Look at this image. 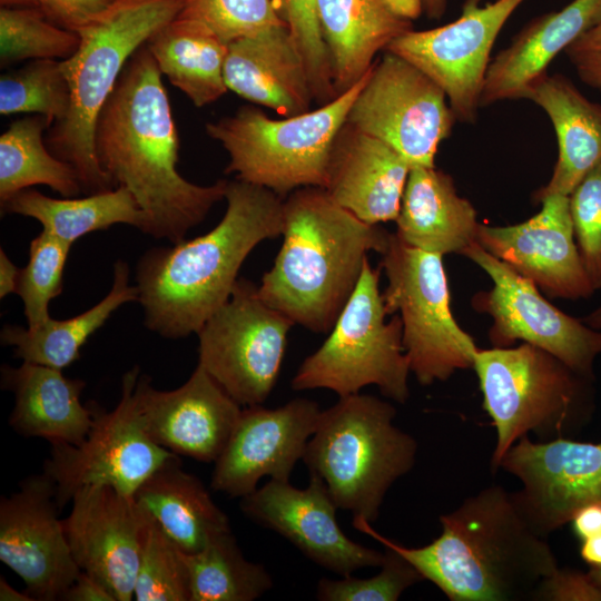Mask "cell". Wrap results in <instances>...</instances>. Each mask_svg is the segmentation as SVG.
Listing matches in <instances>:
<instances>
[{
	"instance_id": "obj_1",
	"label": "cell",
	"mask_w": 601,
	"mask_h": 601,
	"mask_svg": "<svg viewBox=\"0 0 601 601\" xmlns=\"http://www.w3.org/2000/svg\"><path fill=\"white\" fill-rule=\"evenodd\" d=\"M161 76L145 43L99 114L95 147L104 171L142 210L144 233L177 244L225 198L228 180L200 186L178 173L179 137Z\"/></svg>"
},
{
	"instance_id": "obj_2",
	"label": "cell",
	"mask_w": 601,
	"mask_h": 601,
	"mask_svg": "<svg viewBox=\"0 0 601 601\" xmlns=\"http://www.w3.org/2000/svg\"><path fill=\"white\" fill-rule=\"evenodd\" d=\"M440 522L441 534L421 548L388 540L362 516L352 523L400 553L451 601L533 600L559 568L546 538L530 524L513 492L500 485L466 497Z\"/></svg>"
},
{
	"instance_id": "obj_3",
	"label": "cell",
	"mask_w": 601,
	"mask_h": 601,
	"mask_svg": "<svg viewBox=\"0 0 601 601\" xmlns=\"http://www.w3.org/2000/svg\"><path fill=\"white\" fill-rule=\"evenodd\" d=\"M224 199L226 211L211 230L149 249L137 264L145 325L161 337L197 334L229 298L249 253L283 233L285 198L273 190L236 178Z\"/></svg>"
},
{
	"instance_id": "obj_4",
	"label": "cell",
	"mask_w": 601,
	"mask_h": 601,
	"mask_svg": "<svg viewBox=\"0 0 601 601\" xmlns=\"http://www.w3.org/2000/svg\"><path fill=\"white\" fill-rule=\"evenodd\" d=\"M391 234L357 218L323 187L298 188L284 199L283 244L258 295L295 324L329 332L358 284L367 253L382 255Z\"/></svg>"
},
{
	"instance_id": "obj_5",
	"label": "cell",
	"mask_w": 601,
	"mask_h": 601,
	"mask_svg": "<svg viewBox=\"0 0 601 601\" xmlns=\"http://www.w3.org/2000/svg\"><path fill=\"white\" fill-rule=\"evenodd\" d=\"M186 0H114L82 27L75 53L63 61L70 87L66 117L46 137L49 150L70 164L88 194L117 186L101 168L95 147L99 114L131 56L176 19Z\"/></svg>"
},
{
	"instance_id": "obj_6",
	"label": "cell",
	"mask_w": 601,
	"mask_h": 601,
	"mask_svg": "<svg viewBox=\"0 0 601 601\" xmlns=\"http://www.w3.org/2000/svg\"><path fill=\"white\" fill-rule=\"evenodd\" d=\"M396 408L373 395L342 396L321 412L303 462L338 509L377 520L391 486L414 466L417 442L394 424Z\"/></svg>"
},
{
	"instance_id": "obj_7",
	"label": "cell",
	"mask_w": 601,
	"mask_h": 601,
	"mask_svg": "<svg viewBox=\"0 0 601 601\" xmlns=\"http://www.w3.org/2000/svg\"><path fill=\"white\" fill-rule=\"evenodd\" d=\"M473 368L496 431L493 470L520 437L572 439L593 416L594 381L534 345L479 349Z\"/></svg>"
},
{
	"instance_id": "obj_8",
	"label": "cell",
	"mask_w": 601,
	"mask_h": 601,
	"mask_svg": "<svg viewBox=\"0 0 601 601\" xmlns=\"http://www.w3.org/2000/svg\"><path fill=\"white\" fill-rule=\"evenodd\" d=\"M370 70L331 102L297 116L274 119L242 106L231 116L207 122V135L229 155L225 173L284 198L298 188H324L333 142Z\"/></svg>"
},
{
	"instance_id": "obj_9",
	"label": "cell",
	"mask_w": 601,
	"mask_h": 601,
	"mask_svg": "<svg viewBox=\"0 0 601 601\" xmlns=\"http://www.w3.org/2000/svg\"><path fill=\"white\" fill-rule=\"evenodd\" d=\"M381 267L368 258L356 288L338 315L328 337L307 356L292 380L294 391L326 388L338 397L375 385L397 403L410 397V362L403 346L401 317L388 315L380 292Z\"/></svg>"
},
{
	"instance_id": "obj_10",
	"label": "cell",
	"mask_w": 601,
	"mask_h": 601,
	"mask_svg": "<svg viewBox=\"0 0 601 601\" xmlns=\"http://www.w3.org/2000/svg\"><path fill=\"white\" fill-rule=\"evenodd\" d=\"M442 258L406 245L392 233L380 264L387 278L383 293L386 313H400L410 370L421 385L473 368L479 351L452 314Z\"/></svg>"
},
{
	"instance_id": "obj_11",
	"label": "cell",
	"mask_w": 601,
	"mask_h": 601,
	"mask_svg": "<svg viewBox=\"0 0 601 601\" xmlns=\"http://www.w3.org/2000/svg\"><path fill=\"white\" fill-rule=\"evenodd\" d=\"M295 323L239 278L225 304L200 327L198 364L240 406L262 405L277 382Z\"/></svg>"
},
{
	"instance_id": "obj_12",
	"label": "cell",
	"mask_w": 601,
	"mask_h": 601,
	"mask_svg": "<svg viewBox=\"0 0 601 601\" xmlns=\"http://www.w3.org/2000/svg\"><path fill=\"white\" fill-rule=\"evenodd\" d=\"M135 366L121 380L116 407H95V421L79 444H51L43 473L53 482L59 510L86 485H108L134 496L137 489L160 466L179 456L156 444L146 433L137 405Z\"/></svg>"
},
{
	"instance_id": "obj_13",
	"label": "cell",
	"mask_w": 601,
	"mask_h": 601,
	"mask_svg": "<svg viewBox=\"0 0 601 601\" xmlns=\"http://www.w3.org/2000/svg\"><path fill=\"white\" fill-rule=\"evenodd\" d=\"M346 121L401 154L411 167H433L456 118L444 91L405 59L385 51L374 61Z\"/></svg>"
},
{
	"instance_id": "obj_14",
	"label": "cell",
	"mask_w": 601,
	"mask_h": 601,
	"mask_svg": "<svg viewBox=\"0 0 601 601\" xmlns=\"http://www.w3.org/2000/svg\"><path fill=\"white\" fill-rule=\"evenodd\" d=\"M462 255L474 262L493 282L489 292H480L473 297L472 305L493 318L489 336L494 347H509L516 341H523L549 352L574 372L594 381L593 365L601 354V331L552 305L531 280L477 242Z\"/></svg>"
},
{
	"instance_id": "obj_15",
	"label": "cell",
	"mask_w": 601,
	"mask_h": 601,
	"mask_svg": "<svg viewBox=\"0 0 601 601\" xmlns=\"http://www.w3.org/2000/svg\"><path fill=\"white\" fill-rule=\"evenodd\" d=\"M524 0H465L461 16L442 27L410 30L390 51L431 78L445 93L461 122H474L493 45L504 23Z\"/></svg>"
},
{
	"instance_id": "obj_16",
	"label": "cell",
	"mask_w": 601,
	"mask_h": 601,
	"mask_svg": "<svg viewBox=\"0 0 601 601\" xmlns=\"http://www.w3.org/2000/svg\"><path fill=\"white\" fill-rule=\"evenodd\" d=\"M500 467L521 482L514 499L544 538L571 522L580 508L601 502V442H534L524 435L505 452Z\"/></svg>"
},
{
	"instance_id": "obj_17",
	"label": "cell",
	"mask_w": 601,
	"mask_h": 601,
	"mask_svg": "<svg viewBox=\"0 0 601 601\" xmlns=\"http://www.w3.org/2000/svg\"><path fill=\"white\" fill-rule=\"evenodd\" d=\"M59 512L55 484L43 472L0 500V560L37 601L61 600L81 572Z\"/></svg>"
},
{
	"instance_id": "obj_18",
	"label": "cell",
	"mask_w": 601,
	"mask_h": 601,
	"mask_svg": "<svg viewBox=\"0 0 601 601\" xmlns=\"http://www.w3.org/2000/svg\"><path fill=\"white\" fill-rule=\"evenodd\" d=\"M243 513L277 532L304 555L341 577L367 566H381L385 552L352 541L336 520L338 509L323 480L309 475L305 489L270 480L240 500Z\"/></svg>"
},
{
	"instance_id": "obj_19",
	"label": "cell",
	"mask_w": 601,
	"mask_h": 601,
	"mask_svg": "<svg viewBox=\"0 0 601 601\" xmlns=\"http://www.w3.org/2000/svg\"><path fill=\"white\" fill-rule=\"evenodd\" d=\"M322 410L308 398H294L276 408H243L224 451L215 461L210 487L231 497L257 489L259 480L289 481Z\"/></svg>"
},
{
	"instance_id": "obj_20",
	"label": "cell",
	"mask_w": 601,
	"mask_h": 601,
	"mask_svg": "<svg viewBox=\"0 0 601 601\" xmlns=\"http://www.w3.org/2000/svg\"><path fill=\"white\" fill-rule=\"evenodd\" d=\"M70 503L62 525L76 563L104 582L117 601H130L147 512L135 496L108 485L82 486Z\"/></svg>"
},
{
	"instance_id": "obj_21",
	"label": "cell",
	"mask_w": 601,
	"mask_h": 601,
	"mask_svg": "<svg viewBox=\"0 0 601 601\" xmlns=\"http://www.w3.org/2000/svg\"><path fill=\"white\" fill-rule=\"evenodd\" d=\"M541 210L512 226L480 225L476 242L550 297L587 298L595 290L574 242L569 196L551 195Z\"/></svg>"
},
{
	"instance_id": "obj_22",
	"label": "cell",
	"mask_w": 601,
	"mask_h": 601,
	"mask_svg": "<svg viewBox=\"0 0 601 601\" xmlns=\"http://www.w3.org/2000/svg\"><path fill=\"white\" fill-rule=\"evenodd\" d=\"M135 393L148 436L179 456L204 463H215L221 454L243 411L199 364L178 388L156 390L142 375Z\"/></svg>"
},
{
	"instance_id": "obj_23",
	"label": "cell",
	"mask_w": 601,
	"mask_h": 601,
	"mask_svg": "<svg viewBox=\"0 0 601 601\" xmlns=\"http://www.w3.org/2000/svg\"><path fill=\"white\" fill-rule=\"evenodd\" d=\"M411 168L390 145L346 121L333 142L324 188L367 224L395 221Z\"/></svg>"
},
{
	"instance_id": "obj_24",
	"label": "cell",
	"mask_w": 601,
	"mask_h": 601,
	"mask_svg": "<svg viewBox=\"0 0 601 601\" xmlns=\"http://www.w3.org/2000/svg\"><path fill=\"white\" fill-rule=\"evenodd\" d=\"M337 96L371 69L375 56L412 30L421 0H317Z\"/></svg>"
},
{
	"instance_id": "obj_25",
	"label": "cell",
	"mask_w": 601,
	"mask_h": 601,
	"mask_svg": "<svg viewBox=\"0 0 601 601\" xmlns=\"http://www.w3.org/2000/svg\"><path fill=\"white\" fill-rule=\"evenodd\" d=\"M228 90L283 117L311 110L314 101L305 63L284 22L227 43Z\"/></svg>"
},
{
	"instance_id": "obj_26",
	"label": "cell",
	"mask_w": 601,
	"mask_h": 601,
	"mask_svg": "<svg viewBox=\"0 0 601 601\" xmlns=\"http://www.w3.org/2000/svg\"><path fill=\"white\" fill-rule=\"evenodd\" d=\"M601 21V0H573L529 22L489 65L480 105L526 99L551 61Z\"/></svg>"
},
{
	"instance_id": "obj_27",
	"label": "cell",
	"mask_w": 601,
	"mask_h": 601,
	"mask_svg": "<svg viewBox=\"0 0 601 601\" xmlns=\"http://www.w3.org/2000/svg\"><path fill=\"white\" fill-rule=\"evenodd\" d=\"M83 380L69 378L62 370L22 361L18 367L1 366V387L13 394L11 428L24 437L50 444H79L95 421V407L80 396Z\"/></svg>"
},
{
	"instance_id": "obj_28",
	"label": "cell",
	"mask_w": 601,
	"mask_h": 601,
	"mask_svg": "<svg viewBox=\"0 0 601 601\" xmlns=\"http://www.w3.org/2000/svg\"><path fill=\"white\" fill-rule=\"evenodd\" d=\"M396 235L424 252L461 254L476 242V210L459 196L450 175L435 166L412 167L404 188Z\"/></svg>"
},
{
	"instance_id": "obj_29",
	"label": "cell",
	"mask_w": 601,
	"mask_h": 601,
	"mask_svg": "<svg viewBox=\"0 0 601 601\" xmlns=\"http://www.w3.org/2000/svg\"><path fill=\"white\" fill-rule=\"evenodd\" d=\"M526 99L550 118L558 139V160L548 184L533 196H569L584 176L601 162V105L588 99L565 76L546 75Z\"/></svg>"
},
{
	"instance_id": "obj_30",
	"label": "cell",
	"mask_w": 601,
	"mask_h": 601,
	"mask_svg": "<svg viewBox=\"0 0 601 601\" xmlns=\"http://www.w3.org/2000/svg\"><path fill=\"white\" fill-rule=\"evenodd\" d=\"M134 496L186 554L200 551L215 534L230 530L228 516L203 482L181 469L179 456L147 477Z\"/></svg>"
},
{
	"instance_id": "obj_31",
	"label": "cell",
	"mask_w": 601,
	"mask_h": 601,
	"mask_svg": "<svg viewBox=\"0 0 601 601\" xmlns=\"http://www.w3.org/2000/svg\"><path fill=\"white\" fill-rule=\"evenodd\" d=\"M146 46L161 75L196 107L210 105L227 92V43L204 23L177 17Z\"/></svg>"
},
{
	"instance_id": "obj_32",
	"label": "cell",
	"mask_w": 601,
	"mask_h": 601,
	"mask_svg": "<svg viewBox=\"0 0 601 601\" xmlns=\"http://www.w3.org/2000/svg\"><path fill=\"white\" fill-rule=\"evenodd\" d=\"M134 300L138 293L129 282V267L118 260L110 290L95 306L70 318L50 317L35 328L4 325L1 344L12 347L14 357L24 362L62 370L79 358L81 347L120 306Z\"/></svg>"
},
{
	"instance_id": "obj_33",
	"label": "cell",
	"mask_w": 601,
	"mask_h": 601,
	"mask_svg": "<svg viewBox=\"0 0 601 601\" xmlns=\"http://www.w3.org/2000/svg\"><path fill=\"white\" fill-rule=\"evenodd\" d=\"M1 209L38 220L42 230L72 245L82 236L117 224L141 231L146 218L132 194L124 186L86 197L53 198L27 188L1 203Z\"/></svg>"
},
{
	"instance_id": "obj_34",
	"label": "cell",
	"mask_w": 601,
	"mask_h": 601,
	"mask_svg": "<svg viewBox=\"0 0 601 601\" xmlns=\"http://www.w3.org/2000/svg\"><path fill=\"white\" fill-rule=\"evenodd\" d=\"M52 126L43 115L14 120L0 136V201L43 185L62 197H77L82 185L76 169L48 148L43 132Z\"/></svg>"
},
{
	"instance_id": "obj_35",
	"label": "cell",
	"mask_w": 601,
	"mask_h": 601,
	"mask_svg": "<svg viewBox=\"0 0 601 601\" xmlns=\"http://www.w3.org/2000/svg\"><path fill=\"white\" fill-rule=\"evenodd\" d=\"M181 553L190 601H253L273 588L270 574L245 559L231 530L215 534L196 553Z\"/></svg>"
},
{
	"instance_id": "obj_36",
	"label": "cell",
	"mask_w": 601,
	"mask_h": 601,
	"mask_svg": "<svg viewBox=\"0 0 601 601\" xmlns=\"http://www.w3.org/2000/svg\"><path fill=\"white\" fill-rule=\"evenodd\" d=\"M70 106V87L63 61L30 60L0 77V114L46 116L52 125L61 121Z\"/></svg>"
},
{
	"instance_id": "obj_37",
	"label": "cell",
	"mask_w": 601,
	"mask_h": 601,
	"mask_svg": "<svg viewBox=\"0 0 601 601\" xmlns=\"http://www.w3.org/2000/svg\"><path fill=\"white\" fill-rule=\"evenodd\" d=\"M80 42L78 32L51 22L39 8L0 9V66L23 60L71 57Z\"/></svg>"
},
{
	"instance_id": "obj_38",
	"label": "cell",
	"mask_w": 601,
	"mask_h": 601,
	"mask_svg": "<svg viewBox=\"0 0 601 601\" xmlns=\"http://www.w3.org/2000/svg\"><path fill=\"white\" fill-rule=\"evenodd\" d=\"M147 514L134 597L137 601H190L189 574L183 553Z\"/></svg>"
},
{
	"instance_id": "obj_39",
	"label": "cell",
	"mask_w": 601,
	"mask_h": 601,
	"mask_svg": "<svg viewBox=\"0 0 601 601\" xmlns=\"http://www.w3.org/2000/svg\"><path fill=\"white\" fill-rule=\"evenodd\" d=\"M72 245L42 230L30 242L29 260L20 269L16 293L22 300L28 327L50 318L49 305L62 292V278Z\"/></svg>"
},
{
	"instance_id": "obj_40",
	"label": "cell",
	"mask_w": 601,
	"mask_h": 601,
	"mask_svg": "<svg viewBox=\"0 0 601 601\" xmlns=\"http://www.w3.org/2000/svg\"><path fill=\"white\" fill-rule=\"evenodd\" d=\"M276 11L303 58L314 101L319 106L331 102L337 93L319 26L317 0H278Z\"/></svg>"
},
{
	"instance_id": "obj_41",
	"label": "cell",
	"mask_w": 601,
	"mask_h": 601,
	"mask_svg": "<svg viewBox=\"0 0 601 601\" xmlns=\"http://www.w3.org/2000/svg\"><path fill=\"white\" fill-rule=\"evenodd\" d=\"M381 571L370 578L352 574L339 580L323 578L316 598L323 601H396L402 593L423 580L420 572L395 550L384 546Z\"/></svg>"
},
{
	"instance_id": "obj_42",
	"label": "cell",
	"mask_w": 601,
	"mask_h": 601,
	"mask_svg": "<svg viewBox=\"0 0 601 601\" xmlns=\"http://www.w3.org/2000/svg\"><path fill=\"white\" fill-rule=\"evenodd\" d=\"M178 17L204 23L226 43L283 22L272 0H186Z\"/></svg>"
},
{
	"instance_id": "obj_43",
	"label": "cell",
	"mask_w": 601,
	"mask_h": 601,
	"mask_svg": "<svg viewBox=\"0 0 601 601\" xmlns=\"http://www.w3.org/2000/svg\"><path fill=\"white\" fill-rule=\"evenodd\" d=\"M577 246L593 288L601 289V162L569 195Z\"/></svg>"
},
{
	"instance_id": "obj_44",
	"label": "cell",
	"mask_w": 601,
	"mask_h": 601,
	"mask_svg": "<svg viewBox=\"0 0 601 601\" xmlns=\"http://www.w3.org/2000/svg\"><path fill=\"white\" fill-rule=\"evenodd\" d=\"M533 600L601 601V588L588 572L558 568L540 583Z\"/></svg>"
},
{
	"instance_id": "obj_45",
	"label": "cell",
	"mask_w": 601,
	"mask_h": 601,
	"mask_svg": "<svg viewBox=\"0 0 601 601\" xmlns=\"http://www.w3.org/2000/svg\"><path fill=\"white\" fill-rule=\"evenodd\" d=\"M564 53L579 78L601 91V21L577 38Z\"/></svg>"
},
{
	"instance_id": "obj_46",
	"label": "cell",
	"mask_w": 601,
	"mask_h": 601,
	"mask_svg": "<svg viewBox=\"0 0 601 601\" xmlns=\"http://www.w3.org/2000/svg\"><path fill=\"white\" fill-rule=\"evenodd\" d=\"M38 8L57 26L78 32L114 0H37Z\"/></svg>"
},
{
	"instance_id": "obj_47",
	"label": "cell",
	"mask_w": 601,
	"mask_h": 601,
	"mask_svg": "<svg viewBox=\"0 0 601 601\" xmlns=\"http://www.w3.org/2000/svg\"><path fill=\"white\" fill-rule=\"evenodd\" d=\"M63 601H117L109 588L96 577L81 571L63 593Z\"/></svg>"
},
{
	"instance_id": "obj_48",
	"label": "cell",
	"mask_w": 601,
	"mask_h": 601,
	"mask_svg": "<svg viewBox=\"0 0 601 601\" xmlns=\"http://www.w3.org/2000/svg\"><path fill=\"white\" fill-rule=\"evenodd\" d=\"M572 530L578 539L585 540L601 534V502L580 508L573 515Z\"/></svg>"
},
{
	"instance_id": "obj_49",
	"label": "cell",
	"mask_w": 601,
	"mask_h": 601,
	"mask_svg": "<svg viewBox=\"0 0 601 601\" xmlns=\"http://www.w3.org/2000/svg\"><path fill=\"white\" fill-rule=\"evenodd\" d=\"M20 268L8 257L3 248L0 249V297L3 298L16 293Z\"/></svg>"
},
{
	"instance_id": "obj_50",
	"label": "cell",
	"mask_w": 601,
	"mask_h": 601,
	"mask_svg": "<svg viewBox=\"0 0 601 601\" xmlns=\"http://www.w3.org/2000/svg\"><path fill=\"white\" fill-rule=\"evenodd\" d=\"M580 556L590 568L601 566V534L581 541Z\"/></svg>"
},
{
	"instance_id": "obj_51",
	"label": "cell",
	"mask_w": 601,
	"mask_h": 601,
	"mask_svg": "<svg viewBox=\"0 0 601 601\" xmlns=\"http://www.w3.org/2000/svg\"><path fill=\"white\" fill-rule=\"evenodd\" d=\"M0 600L35 601V599L28 592H19L14 588H12L3 577H0Z\"/></svg>"
},
{
	"instance_id": "obj_52",
	"label": "cell",
	"mask_w": 601,
	"mask_h": 601,
	"mask_svg": "<svg viewBox=\"0 0 601 601\" xmlns=\"http://www.w3.org/2000/svg\"><path fill=\"white\" fill-rule=\"evenodd\" d=\"M423 11L427 17L433 19H440L446 9V0H421Z\"/></svg>"
},
{
	"instance_id": "obj_53",
	"label": "cell",
	"mask_w": 601,
	"mask_h": 601,
	"mask_svg": "<svg viewBox=\"0 0 601 601\" xmlns=\"http://www.w3.org/2000/svg\"><path fill=\"white\" fill-rule=\"evenodd\" d=\"M1 7L38 8L37 0H0Z\"/></svg>"
},
{
	"instance_id": "obj_54",
	"label": "cell",
	"mask_w": 601,
	"mask_h": 601,
	"mask_svg": "<svg viewBox=\"0 0 601 601\" xmlns=\"http://www.w3.org/2000/svg\"><path fill=\"white\" fill-rule=\"evenodd\" d=\"M588 326L594 329H601V305L591 312L584 319Z\"/></svg>"
},
{
	"instance_id": "obj_55",
	"label": "cell",
	"mask_w": 601,
	"mask_h": 601,
	"mask_svg": "<svg viewBox=\"0 0 601 601\" xmlns=\"http://www.w3.org/2000/svg\"><path fill=\"white\" fill-rule=\"evenodd\" d=\"M589 575L601 588V566L600 568H590L588 571Z\"/></svg>"
}]
</instances>
